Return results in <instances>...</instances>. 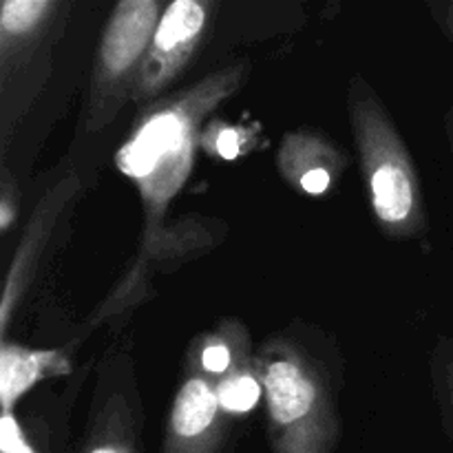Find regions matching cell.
<instances>
[{
	"label": "cell",
	"mask_w": 453,
	"mask_h": 453,
	"mask_svg": "<svg viewBox=\"0 0 453 453\" xmlns=\"http://www.w3.org/2000/svg\"><path fill=\"white\" fill-rule=\"evenodd\" d=\"M248 75L250 62L237 60L140 109L115 153V166L140 193L142 237L166 226L168 206L195 168L203 127L224 102L242 91Z\"/></svg>",
	"instance_id": "obj_1"
},
{
	"label": "cell",
	"mask_w": 453,
	"mask_h": 453,
	"mask_svg": "<svg viewBox=\"0 0 453 453\" xmlns=\"http://www.w3.org/2000/svg\"><path fill=\"white\" fill-rule=\"evenodd\" d=\"M348 118L367 202L380 233L389 239H416L427 233V203L414 157L374 87L361 75L349 78Z\"/></svg>",
	"instance_id": "obj_2"
},
{
	"label": "cell",
	"mask_w": 453,
	"mask_h": 453,
	"mask_svg": "<svg viewBox=\"0 0 453 453\" xmlns=\"http://www.w3.org/2000/svg\"><path fill=\"white\" fill-rule=\"evenodd\" d=\"M273 453H334L341 425L326 374L296 341L274 336L255 354Z\"/></svg>",
	"instance_id": "obj_3"
},
{
	"label": "cell",
	"mask_w": 453,
	"mask_h": 453,
	"mask_svg": "<svg viewBox=\"0 0 453 453\" xmlns=\"http://www.w3.org/2000/svg\"><path fill=\"white\" fill-rule=\"evenodd\" d=\"M65 0H4L0 4V150L51 75L53 49L66 27Z\"/></svg>",
	"instance_id": "obj_4"
},
{
	"label": "cell",
	"mask_w": 453,
	"mask_h": 453,
	"mask_svg": "<svg viewBox=\"0 0 453 453\" xmlns=\"http://www.w3.org/2000/svg\"><path fill=\"white\" fill-rule=\"evenodd\" d=\"M166 4L159 0H122L113 7L102 29L88 82V135L113 124L119 111L133 102L150 40Z\"/></svg>",
	"instance_id": "obj_5"
},
{
	"label": "cell",
	"mask_w": 453,
	"mask_h": 453,
	"mask_svg": "<svg viewBox=\"0 0 453 453\" xmlns=\"http://www.w3.org/2000/svg\"><path fill=\"white\" fill-rule=\"evenodd\" d=\"M226 226L206 217H186L173 226H164L157 233L142 237V248L133 259L118 286L113 288L104 303L93 314V323L109 321L144 301L146 288L155 274L171 273L203 252L212 250L215 243L226 237Z\"/></svg>",
	"instance_id": "obj_6"
},
{
	"label": "cell",
	"mask_w": 453,
	"mask_h": 453,
	"mask_svg": "<svg viewBox=\"0 0 453 453\" xmlns=\"http://www.w3.org/2000/svg\"><path fill=\"white\" fill-rule=\"evenodd\" d=\"M219 3L215 0H173L166 4L150 40L133 104L144 109L168 96V88L197 58L215 27Z\"/></svg>",
	"instance_id": "obj_7"
},
{
	"label": "cell",
	"mask_w": 453,
	"mask_h": 453,
	"mask_svg": "<svg viewBox=\"0 0 453 453\" xmlns=\"http://www.w3.org/2000/svg\"><path fill=\"white\" fill-rule=\"evenodd\" d=\"M80 190H82L80 177L75 173H69V175L60 177L35 203L34 212L22 230L16 252L9 261L7 274H4L3 296H0V341L9 339V323H12L18 305L25 299L40 264L47 255L53 234L73 208Z\"/></svg>",
	"instance_id": "obj_8"
},
{
	"label": "cell",
	"mask_w": 453,
	"mask_h": 453,
	"mask_svg": "<svg viewBox=\"0 0 453 453\" xmlns=\"http://www.w3.org/2000/svg\"><path fill=\"white\" fill-rule=\"evenodd\" d=\"M228 420L217 401L215 383L186 374L171 403L162 453H219Z\"/></svg>",
	"instance_id": "obj_9"
},
{
	"label": "cell",
	"mask_w": 453,
	"mask_h": 453,
	"mask_svg": "<svg viewBox=\"0 0 453 453\" xmlns=\"http://www.w3.org/2000/svg\"><path fill=\"white\" fill-rule=\"evenodd\" d=\"M348 164V155L339 146L308 127L286 133L277 149L279 175L305 197L330 195Z\"/></svg>",
	"instance_id": "obj_10"
},
{
	"label": "cell",
	"mask_w": 453,
	"mask_h": 453,
	"mask_svg": "<svg viewBox=\"0 0 453 453\" xmlns=\"http://www.w3.org/2000/svg\"><path fill=\"white\" fill-rule=\"evenodd\" d=\"M131 389L133 385L124 388L122 383L104 388L100 380L82 453H142L140 414Z\"/></svg>",
	"instance_id": "obj_11"
},
{
	"label": "cell",
	"mask_w": 453,
	"mask_h": 453,
	"mask_svg": "<svg viewBox=\"0 0 453 453\" xmlns=\"http://www.w3.org/2000/svg\"><path fill=\"white\" fill-rule=\"evenodd\" d=\"M71 372V361L62 349L27 348L13 341H0V407L3 414H16V407L35 385Z\"/></svg>",
	"instance_id": "obj_12"
},
{
	"label": "cell",
	"mask_w": 453,
	"mask_h": 453,
	"mask_svg": "<svg viewBox=\"0 0 453 453\" xmlns=\"http://www.w3.org/2000/svg\"><path fill=\"white\" fill-rule=\"evenodd\" d=\"M255 357L250 332L239 319H224L212 330L202 332L186 349V374L217 383L228 372Z\"/></svg>",
	"instance_id": "obj_13"
},
{
	"label": "cell",
	"mask_w": 453,
	"mask_h": 453,
	"mask_svg": "<svg viewBox=\"0 0 453 453\" xmlns=\"http://www.w3.org/2000/svg\"><path fill=\"white\" fill-rule=\"evenodd\" d=\"M264 142V128L259 122H228L211 118L202 131L199 150L217 162H237L248 157Z\"/></svg>",
	"instance_id": "obj_14"
},
{
	"label": "cell",
	"mask_w": 453,
	"mask_h": 453,
	"mask_svg": "<svg viewBox=\"0 0 453 453\" xmlns=\"http://www.w3.org/2000/svg\"><path fill=\"white\" fill-rule=\"evenodd\" d=\"M215 392L221 411L228 418H242L255 411L265 398L264 379H261L255 357L217 380Z\"/></svg>",
	"instance_id": "obj_15"
},
{
	"label": "cell",
	"mask_w": 453,
	"mask_h": 453,
	"mask_svg": "<svg viewBox=\"0 0 453 453\" xmlns=\"http://www.w3.org/2000/svg\"><path fill=\"white\" fill-rule=\"evenodd\" d=\"M18 212H20V188L13 181L7 164H3V171H0V233L7 234L12 230L18 219Z\"/></svg>",
	"instance_id": "obj_16"
},
{
	"label": "cell",
	"mask_w": 453,
	"mask_h": 453,
	"mask_svg": "<svg viewBox=\"0 0 453 453\" xmlns=\"http://www.w3.org/2000/svg\"><path fill=\"white\" fill-rule=\"evenodd\" d=\"M0 451L3 453H38L31 447L25 429L16 414L0 416Z\"/></svg>",
	"instance_id": "obj_17"
},
{
	"label": "cell",
	"mask_w": 453,
	"mask_h": 453,
	"mask_svg": "<svg viewBox=\"0 0 453 453\" xmlns=\"http://www.w3.org/2000/svg\"><path fill=\"white\" fill-rule=\"evenodd\" d=\"M427 7L436 25L441 27L442 34L453 44V0H436V3H429Z\"/></svg>",
	"instance_id": "obj_18"
},
{
	"label": "cell",
	"mask_w": 453,
	"mask_h": 453,
	"mask_svg": "<svg viewBox=\"0 0 453 453\" xmlns=\"http://www.w3.org/2000/svg\"><path fill=\"white\" fill-rule=\"evenodd\" d=\"M442 401H445V407L453 416V352L442 365Z\"/></svg>",
	"instance_id": "obj_19"
},
{
	"label": "cell",
	"mask_w": 453,
	"mask_h": 453,
	"mask_svg": "<svg viewBox=\"0 0 453 453\" xmlns=\"http://www.w3.org/2000/svg\"><path fill=\"white\" fill-rule=\"evenodd\" d=\"M449 140H451V153H453V118L449 119Z\"/></svg>",
	"instance_id": "obj_20"
}]
</instances>
